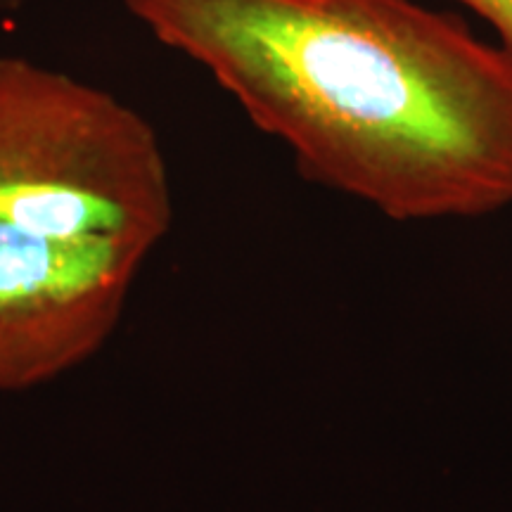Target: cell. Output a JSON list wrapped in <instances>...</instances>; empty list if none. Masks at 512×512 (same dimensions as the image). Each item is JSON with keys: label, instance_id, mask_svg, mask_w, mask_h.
<instances>
[{"label": "cell", "instance_id": "1", "mask_svg": "<svg viewBox=\"0 0 512 512\" xmlns=\"http://www.w3.org/2000/svg\"><path fill=\"white\" fill-rule=\"evenodd\" d=\"M299 174L394 221L512 207V55L415 0H124Z\"/></svg>", "mask_w": 512, "mask_h": 512}, {"label": "cell", "instance_id": "2", "mask_svg": "<svg viewBox=\"0 0 512 512\" xmlns=\"http://www.w3.org/2000/svg\"><path fill=\"white\" fill-rule=\"evenodd\" d=\"M171 221L150 121L98 86L0 55V394L105 347Z\"/></svg>", "mask_w": 512, "mask_h": 512}, {"label": "cell", "instance_id": "3", "mask_svg": "<svg viewBox=\"0 0 512 512\" xmlns=\"http://www.w3.org/2000/svg\"><path fill=\"white\" fill-rule=\"evenodd\" d=\"M477 12L498 34V46L512 55V0H458Z\"/></svg>", "mask_w": 512, "mask_h": 512}]
</instances>
